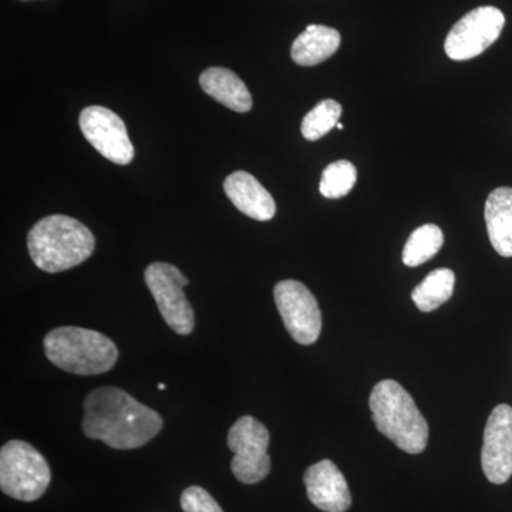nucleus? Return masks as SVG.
<instances>
[{
    "instance_id": "obj_15",
    "label": "nucleus",
    "mask_w": 512,
    "mask_h": 512,
    "mask_svg": "<svg viewBox=\"0 0 512 512\" xmlns=\"http://www.w3.org/2000/svg\"><path fill=\"white\" fill-rule=\"evenodd\" d=\"M202 90L237 113L252 109V96L245 83L225 67H210L200 76Z\"/></svg>"
},
{
    "instance_id": "obj_21",
    "label": "nucleus",
    "mask_w": 512,
    "mask_h": 512,
    "mask_svg": "<svg viewBox=\"0 0 512 512\" xmlns=\"http://www.w3.org/2000/svg\"><path fill=\"white\" fill-rule=\"evenodd\" d=\"M184 512H224L207 490L192 485L184 490L180 500Z\"/></svg>"
},
{
    "instance_id": "obj_22",
    "label": "nucleus",
    "mask_w": 512,
    "mask_h": 512,
    "mask_svg": "<svg viewBox=\"0 0 512 512\" xmlns=\"http://www.w3.org/2000/svg\"><path fill=\"white\" fill-rule=\"evenodd\" d=\"M165 387H167V386H165V384L161 383V384H160V386H158V389H160V390H164V389H165Z\"/></svg>"
},
{
    "instance_id": "obj_13",
    "label": "nucleus",
    "mask_w": 512,
    "mask_h": 512,
    "mask_svg": "<svg viewBox=\"0 0 512 512\" xmlns=\"http://www.w3.org/2000/svg\"><path fill=\"white\" fill-rule=\"evenodd\" d=\"M225 194L242 214L256 221H269L275 217L276 204L264 185L245 171H237L227 177Z\"/></svg>"
},
{
    "instance_id": "obj_20",
    "label": "nucleus",
    "mask_w": 512,
    "mask_h": 512,
    "mask_svg": "<svg viewBox=\"0 0 512 512\" xmlns=\"http://www.w3.org/2000/svg\"><path fill=\"white\" fill-rule=\"evenodd\" d=\"M342 116V106L335 100H322L306 114L302 120V136L309 141L325 137L332 128L338 126Z\"/></svg>"
},
{
    "instance_id": "obj_1",
    "label": "nucleus",
    "mask_w": 512,
    "mask_h": 512,
    "mask_svg": "<svg viewBox=\"0 0 512 512\" xmlns=\"http://www.w3.org/2000/svg\"><path fill=\"white\" fill-rule=\"evenodd\" d=\"M163 426V417L156 410L119 387H99L84 399V434L116 450L146 446Z\"/></svg>"
},
{
    "instance_id": "obj_6",
    "label": "nucleus",
    "mask_w": 512,
    "mask_h": 512,
    "mask_svg": "<svg viewBox=\"0 0 512 512\" xmlns=\"http://www.w3.org/2000/svg\"><path fill=\"white\" fill-rule=\"evenodd\" d=\"M269 431L261 421L244 416L228 431V447L234 453L231 471L242 484L261 483L271 473Z\"/></svg>"
},
{
    "instance_id": "obj_5",
    "label": "nucleus",
    "mask_w": 512,
    "mask_h": 512,
    "mask_svg": "<svg viewBox=\"0 0 512 512\" xmlns=\"http://www.w3.org/2000/svg\"><path fill=\"white\" fill-rule=\"evenodd\" d=\"M52 471L32 444L12 440L0 450V488L15 500L32 503L49 488Z\"/></svg>"
},
{
    "instance_id": "obj_23",
    "label": "nucleus",
    "mask_w": 512,
    "mask_h": 512,
    "mask_svg": "<svg viewBox=\"0 0 512 512\" xmlns=\"http://www.w3.org/2000/svg\"><path fill=\"white\" fill-rule=\"evenodd\" d=\"M339 128V130H343V124L342 123H338V126H336Z\"/></svg>"
},
{
    "instance_id": "obj_12",
    "label": "nucleus",
    "mask_w": 512,
    "mask_h": 512,
    "mask_svg": "<svg viewBox=\"0 0 512 512\" xmlns=\"http://www.w3.org/2000/svg\"><path fill=\"white\" fill-rule=\"evenodd\" d=\"M303 481L311 503L325 512H346L352 505L349 485L342 471L330 460H322L306 470Z\"/></svg>"
},
{
    "instance_id": "obj_4",
    "label": "nucleus",
    "mask_w": 512,
    "mask_h": 512,
    "mask_svg": "<svg viewBox=\"0 0 512 512\" xmlns=\"http://www.w3.org/2000/svg\"><path fill=\"white\" fill-rule=\"evenodd\" d=\"M43 349L52 365L79 376L109 372L119 360L116 343L97 330L63 326L47 333Z\"/></svg>"
},
{
    "instance_id": "obj_7",
    "label": "nucleus",
    "mask_w": 512,
    "mask_h": 512,
    "mask_svg": "<svg viewBox=\"0 0 512 512\" xmlns=\"http://www.w3.org/2000/svg\"><path fill=\"white\" fill-rule=\"evenodd\" d=\"M144 279L161 316L178 335H190L195 326L194 311L183 289L190 284L177 266L167 262L148 265Z\"/></svg>"
},
{
    "instance_id": "obj_9",
    "label": "nucleus",
    "mask_w": 512,
    "mask_h": 512,
    "mask_svg": "<svg viewBox=\"0 0 512 512\" xmlns=\"http://www.w3.org/2000/svg\"><path fill=\"white\" fill-rule=\"evenodd\" d=\"M274 296L292 339L299 345H313L322 332V313L313 293L301 282L288 279L275 286Z\"/></svg>"
},
{
    "instance_id": "obj_2",
    "label": "nucleus",
    "mask_w": 512,
    "mask_h": 512,
    "mask_svg": "<svg viewBox=\"0 0 512 512\" xmlns=\"http://www.w3.org/2000/svg\"><path fill=\"white\" fill-rule=\"evenodd\" d=\"M96 248V239L86 225L67 215H49L33 225L28 235L30 258L49 274L83 264Z\"/></svg>"
},
{
    "instance_id": "obj_14",
    "label": "nucleus",
    "mask_w": 512,
    "mask_h": 512,
    "mask_svg": "<svg viewBox=\"0 0 512 512\" xmlns=\"http://www.w3.org/2000/svg\"><path fill=\"white\" fill-rule=\"evenodd\" d=\"M484 217L488 237L497 254L512 258V188H497L488 195Z\"/></svg>"
},
{
    "instance_id": "obj_18",
    "label": "nucleus",
    "mask_w": 512,
    "mask_h": 512,
    "mask_svg": "<svg viewBox=\"0 0 512 512\" xmlns=\"http://www.w3.org/2000/svg\"><path fill=\"white\" fill-rule=\"evenodd\" d=\"M444 244V235L440 227L426 224L413 231L403 249L404 265L414 268L434 258Z\"/></svg>"
},
{
    "instance_id": "obj_10",
    "label": "nucleus",
    "mask_w": 512,
    "mask_h": 512,
    "mask_svg": "<svg viewBox=\"0 0 512 512\" xmlns=\"http://www.w3.org/2000/svg\"><path fill=\"white\" fill-rule=\"evenodd\" d=\"M79 124L86 140L111 163L127 165L133 161L134 147L126 124L114 111L101 106L86 107Z\"/></svg>"
},
{
    "instance_id": "obj_17",
    "label": "nucleus",
    "mask_w": 512,
    "mask_h": 512,
    "mask_svg": "<svg viewBox=\"0 0 512 512\" xmlns=\"http://www.w3.org/2000/svg\"><path fill=\"white\" fill-rule=\"evenodd\" d=\"M454 282H456V276L451 269H436L413 289V302L421 312L436 311L441 305L450 301L454 292Z\"/></svg>"
},
{
    "instance_id": "obj_11",
    "label": "nucleus",
    "mask_w": 512,
    "mask_h": 512,
    "mask_svg": "<svg viewBox=\"0 0 512 512\" xmlns=\"http://www.w3.org/2000/svg\"><path fill=\"white\" fill-rule=\"evenodd\" d=\"M481 466L493 484H504L512 476V407L500 404L487 420Z\"/></svg>"
},
{
    "instance_id": "obj_19",
    "label": "nucleus",
    "mask_w": 512,
    "mask_h": 512,
    "mask_svg": "<svg viewBox=\"0 0 512 512\" xmlns=\"http://www.w3.org/2000/svg\"><path fill=\"white\" fill-rule=\"evenodd\" d=\"M357 181L355 165L348 160L336 161L325 168L320 180L319 190L328 200L346 197Z\"/></svg>"
},
{
    "instance_id": "obj_16",
    "label": "nucleus",
    "mask_w": 512,
    "mask_h": 512,
    "mask_svg": "<svg viewBox=\"0 0 512 512\" xmlns=\"http://www.w3.org/2000/svg\"><path fill=\"white\" fill-rule=\"evenodd\" d=\"M340 40L336 29L323 25L308 26L293 42L292 60L299 66H316L338 52Z\"/></svg>"
},
{
    "instance_id": "obj_3",
    "label": "nucleus",
    "mask_w": 512,
    "mask_h": 512,
    "mask_svg": "<svg viewBox=\"0 0 512 512\" xmlns=\"http://www.w3.org/2000/svg\"><path fill=\"white\" fill-rule=\"evenodd\" d=\"M377 430L400 450L420 454L429 441V423L417 409L413 397L394 380H382L369 399Z\"/></svg>"
},
{
    "instance_id": "obj_8",
    "label": "nucleus",
    "mask_w": 512,
    "mask_h": 512,
    "mask_svg": "<svg viewBox=\"0 0 512 512\" xmlns=\"http://www.w3.org/2000/svg\"><path fill=\"white\" fill-rule=\"evenodd\" d=\"M504 25V13L494 6L471 10L451 28L444 50L451 60L457 62L474 59L497 42Z\"/></svg>"
}]
</instances>
